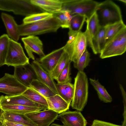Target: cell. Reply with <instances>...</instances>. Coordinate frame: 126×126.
<instances>
[{"label": "cell", "mask_w": 126, "mask_h": 126, "mask_svg": "<svg viewBox=\"0 0 126 126\" xmlns=\"http://www.w3.org/2000/svg\"><path fill=\"white\" fill-rule=\"evenodd\" d=\"M89 79L91 84L97 91L99 99L105 103L111 102L112 101V97L104 87L99 83L98 80L91 78H90Z\"/></svg>", "instance_id": "cell-26"}, {"label": "cell", "mask_w": 126, "mask_h": 126, "mask_svg": "<svg viewBox=\"0 0 126 126\" xmlns=\"http://www.w3.org/2000/svg\"><path fill=\"white\" fill-rule=\"evenodd\" d=\"M70 61L67 64L56 79L58 83H64L71 82L72 79L71 75L70 63Z\"/></svg>", "instance_id": "cell-35"}, {"label": "cell", "mask_w": 126, "mask_h": 126, "mask_svg": "<svg viewBox=\"0 0 126 126\" xmlns=\"http://www.w3.org/2000/svg\"><path fill=\"white\" fill-rule=\"evenodd\" d=\"M65 52L63 46L41 57L37 61L44 70L50 73L54 69Z\"/></svg>", "instance_id": "cell-11"}, {"label": "cell", "mask_w": 126, "mask_h": 126, "mask_svg": "<svg viewBox=\"0 0 126 126\" xmlns=\"http://www.w3.org/2000/svg\"><path fill=\"white\" fill-rule=\"evenodd\" d=\"M72 16L68 11L62 10L53 14V16L59 21L61 27L62 28H69L70 20Z\"/></svg>", "instance_id": "cell-32"}, {"label": "cell", "mask_w": 126, "mask_h": 126, "mask_svg": "<svg viewBox=\"0 0 126 126\" xmlns=\"http://www.w3.org/2000/svg\"><path fill=\"white\" fill-rule=\"evenodd\" d=\"M13 105L36 107L42 110L48 109V107L34 102L22 94L11 96L3 95L0 96V106Z\"/></svg>", "instance_id": "cell-12"}, {"label": "cell", "mask_w": 126, "mask_h": 126, "mask_svg": "<svg viewBox=\"0 0 126 126\" xmlns=\"http://www.w3.org/2000/svg\"><path fill=\"white\" fill-rule=\"evenodd\" d=\"M50 126H64L63 125H59L58 124H55V123H52V124Z\"/></svg>", "instance_id": "cell-40"}, {"label": "cell", "mask_w": 126, "mask_h": 126, "mask_svg": "<svg viewBox=\"0 0 126 126\" xmlns=\"http://www.w3.org/2000/svg\"><path fill=\"white\" fill-rule=\"evenodd\" d=\"M27 88L20 82L13 75L5 73L0 79V92L7 96L22 94Z\"/></svg>", "instance_id": "cell-8"}, {"label": "cell", "mask_w": 126, "mask_h": 126, "mask_svg": "<svg viewBox=\"0 0 126 126\" xmlns=\"http://www.w3.org/2000/svg\"><path fill=\"white\" fill-rule=\"evenodd\" d=\"M74 84V94L71 106L73 109L81 111L87 104L88 94V79L84 72L78 71Z\"/></svg>", "instance_id": "cell-3"}, {"label": "cell", "mask_w": 126, "mask_h": 126, "mask_svg": "<svg viewBox=\"0 0 126 126\" xmlns=\"http://www.w3.org/2000/svg\"><path fill=\"white\" fill-rule=\"evenodd\" d=\"M118 0L122 2L125 3H126V0Z\"/></svg>", "instance_id": "cell-41"}, {"label": "cell", "mask_w": 126, "mask_h": 126, "mask_svg": "<svg viewBox=\"0 0 126 126\" xmlns=\"http://www.w3.org/2000/svg\"><path fill=\"white\" fill-rule=\"evenodd\" d=\"M59 114L48 109L24 115L38 126H50L57 119Z\"/></svg>", "instance_id": "cell-9"}, {"label": "cell", "mask_w": 126, "mask_h": 126, "mask_svg": "<svg viewBox=\"0 0 126 126\" xmlns=\"http://www.w3.org/2000/svg\"><path fill=\"white\" fill-rule=\"evenodd\" d=\"M46 100L48 109L52 110L59 114L65 112L69 109L70 104L58 94L47 98Z\"/></svg>", "instance_id": "cell-19"}, {"label": "cell", "mask_w": 126, "mask_h": 126, "mask_svg": "<svg viewBox=\"0 0 126 126\" xmlns=\"http://www.w3.org/2000/svg\"></svg>", "instance_id": "cell-43"}, {"label": "cell", "mask_w": 126, "mask_h": 126, "mask_svg": "<svg viewBox=\"0 0 126 126\" xmlns=\"http://www.w3.org/2000/svg\"><path fill=\"white\" fill-rule=\"evenodd\" d=\"M119 87L121 90L123 97V102L124 105V110L123 115L124 117V121L126 120V92L124 88L121 84H119Z\"/></svg>", "instance_id": "cell-37"}, {"label": "cell", "mask_w": 126, "mask_h": 126, "mask_svg": "<svg viewBox=\"0 0 126 126\" xmlns=\"http://www.w3.org/2000/svg\"><path fill=\"white\" fill-rule=\"evenodd\" d=\"M64 126H86L87 122L80 111H68L58 115Z\"/></svg>", "instance_id": "cell-14"}, {"label": "cell", "mask_w": 126, "mask_h": 126, "mask_svg": "<svg viewBox=\"0 0 126 126\" xmlns=\"http://www.w3.org/2000/svg\"><path fill=\"white\" fill-rule=\"evenodd\" d=\"M86 30L84 32L86 36L88 44L90 46L92 40L97 33L99 26L97 16L95 12L91 17L86 19Z\"/></svg>", "instance_id": "cell-20"}, {"label": "cell", "mask_w": 126, "mask_h": 126, "mask_svg": "<svg viewBox=\"0 0 126 126\" xmlns=\"http://www.w3.org/2000/svg\"><path fill=\"white\" fill-rule=\"evenodd\" d=\"M31 65L35 71L38 79L47 85L56 94H58L56 83L50 74L44 70L37 61H33Z\"/></svg>", "instance_id": "cell-15"}, {"label": "cell", "mask_w": 126, "mask_h": 126, "mask_svg": "<svg viewBox=\"0 0 126 126\" xmlns=\"http://www.w3.org/2000/svg\"><path fill=\"white\" fill-rule=\"evenodd\" d=\"M33 4L39 7L46 12L54 14L62 9V0H30Z\"/></svg>", "instance_id": "cell-17"}, {"label": "cell", "mask_w": 126, "mask_h": 126, "mask_svg": "<svg viewBox=\"0 0 126 126\" xmlns=\"http://www.w3.org/2000/svg\"><path fill=\"white\" fill-rule=\"evenodd\" d=\"M68 33V40L64 46V50L68 54L70 61L74 63L87 49V38L84 32L81 31L75 33L69 31Z\"/></svg>", "instance_id": "cell-4"}, {"label": "cell", "mask_w": 126, "mask_h": 126, "mask_svg": "<svg viewBox=\"0 0 126 126\" xmlns=\"http://www.w3.org/2000/svg\"><path fill=\"white\" fill-rule=\"evenodd\" d=\"M62 10H66L72 15L79 14L89 19L95 12L99 3L92 0H62Z\"/></svg>", "instance_id": "cell-5"}, {"label": "cell", "mask_w": 126, "mask_h": 126, "mask_svg": "<svg viewBox=\"0 0 126 126\" xmlns=\"http://www.w3.org/2000/svg\"><path fill=\"white\" fill-rule=\"evenodd\" d=\"M53 17V14L47 12L35 14L26 16L23 19V23H32L47 19Z\"/></svg>", "instance_id": "cell-31"}, {"label": "cell", "mask_w": 126, "mask_h": 126, "mask_svg": "<svg viewBox=\"0 0 126 126\" xmlns=\"http://www.w3.org/2000/svg\"><path fill=\"white\" fill-rule=\"evenodd\" d=\"M30 88L34 90L46 98L56 94L47 85L37 79L34 80L31 82Z\"/></svg>", "instance_id": "cell-25"}, {"label": "cell", "mask_w": 126, "mask_h": 126, "mask_svg": "<svg viewBox=\"0 0 126 126\" xmlns=\"http://www.w3.org/2000/svg\"><path fill=\"white\" fill-rule=\"evenodd\" d=\"M29 63L21 44L10 38L5 64L15 67Z\"/></svg>", "instance_id": "cell-7"}, {"label": "cell", "mask_w": 126, "mask_h": 126, "mask_svg": "<svg viewBox=\"0 0 126 126\" xmlns=\"http://www.w3.org/2000/svg\"><path fill=\"white\" fill-rule=\"evenodd\" d=\"M26 9L25 0H0V10L24 16Z\"/></svg>", "instance_id": "cell-16"}, {"label": "cell", "mask_w": 126, "mask_h": 126, "mask_svg": "<svg viewBox=\"0 0 126 126\" xmlns=\"http://www.w3.org/2000/svg\"><path fill=\"white\" fill-rule=\"evenodd\" d=\"M106 26L99 27L96 34L92 41L90 47L95 54L100 53L105 43Z\"/></svg>", "instance_id": "cell-21"}, {"label": "cell", "mask_w": 126, "mask_h": 126, "mask_svg": "<svg viewBox=\"0 0 126 126\" xmlns=\"http://www.w3.org/2000/svg\"><path fill=\"white\" fill-rule=\"evenodd\" d=\"M4 126H27L20 124L3 121Z\"/></svg>", "instance_id": "cell-38"}, {"label": "cell", "mask_w": 126, "mask_h": 126, "mask_svg": "<svg viewBox=\"0 0 126 126\" xmlns=\"http://www.w3.org/2000/svg\"><path fill=\"white\" fill-rule=\"evenodd\" d=\"M14 76L21 83L28 88L30 87L31 82L37 79L35 71L31 64L14 67Z\"/></svg>", "instance_id": "cell-10"}, {"label": "cell", "mask_w": 126, "mask_h": 126, "mask_svg": "<svg viewBox=\"0 0 126 126\" xmlns=\"http://www.w3.org/2000/svg\"><path fill=\"white\" fill-rule=\"evenodd\" d=\"M1 17L6 29L8 35L11 39L16 41L18 40L20 36L18 26L14 17L4 13H2Z\"/></svg>", "instance_id": "cell-18"}, {"label": "cell", "mask_w": 126, "mask_h": 126, "mask_svg": "<svg viewBox=\"0 0 126 126\" xmlns=\"http://www.w3.org/2000/svg\"><path fill=\"white\" fill-rule=\"evenodd\" d=\"M21 40L29 58L35 60L33 52L35 53L41 57L45 55L43 51V43L38 37L29 36L22 38Z\"/></svg>", "instance_id": "cell-13"}, {"label": "cell", "mask_w": 126, "mask_h": 126, "mask_svg": "<svg viewBox=\"0 0 126 126\" xmlns=\"http://www.w3.org/2000/svg\"><path fill=\"white\" fill-rule=\"evenodd\" d=\"M61 27L59 21L54 17L29 24H22L18 26L20 36H35L47 33L56 32Z\"/></svg>", "instance_id": "cell-2"}, {"label": "cell", "mask_w": 126, "mask_h": 126, "mask_svg": "<svg viewBox=\"0 0 126 126\" xmlns=\"http://www.w3.org/2000/svg\"><path fill=\"white\" fill-rule=\"evenodd\" d=\"M91 126H95L93 124V123Z\"/></svg>", "instance_id": "cell-42"}, {"label": "cell", "mask_w": 126, "mask_h": 126, "mask_svg": "<svg viewBox=\"0 0 126 126\" xmlns=\"http://www.w3.org/2000/svg\"><path fill=\"white\" fill-rule=\"evenodd\" d=\"M93 124L95 126H123L114 124L109 122L102 121L97 119L94 120Z\"/></svg>", "instance_id": "cell-36"}, {"label": "cell", "mask_w": 126, "mask_h": 126, "mask_svg": "<svg viewBox=\"0 0 126 126\" xmlns=\"http://www.w3.org/2000/svg\"><path fill=\"white\" fill-rule=\"evenodd\" d=\"M125 27L123 21L106 26L105 44Z\"/></svg>", "instance_id": "cell-27"}, {"label": "cell", "mask_w": 126, "mask_h": 126, "mask_svg": "<svg viewBox=\"0 0 126 126\" xmlns=\"http://www.w3.org/2000/svg\"><path fill=\"white\" fill-rule=\"evenodd\" d=\"M10 39L6 34L0 36V67L5 64Z\"/></svg>", "instance_id": "cell-30"}, {"label": "cell", "mask_w": 126, "mask_h": 126, "mask_svg": "<svg viewBox=\"0 0 126 126\" xmlns=\"http://www.w3.org/2000/svg\"><path fill=\"white\" fill-rule=\"evenodd\" d=\"M86 18L85 16L79 14L73 15L70 22L69 31L77 33L81 31Z\"/></svg>", "instance_id": "cell-29"}, {"label": "cell", "mask_w": 126, "mask_h": 126, "mask_svg": "<svg viewBox=\"0 0 126 126\" xmlns=\"http://www.w3.org/2000/svg\"><path fill=\"white\" fill-rule=\"evenodd\" d=\"M58 94L68 104H70L73 99L74 92V85L71 82L56 84Z\"/></svg>", "instance_id": "cell-23"}, {"label": "cell", "mask_w": 126, "mask_h": 126, "mask_svg": "<svg viewBox=\"0 0 126 126\" xmlns=\"http://www.w3.org/2000/svg\"><path fill=\"white\" fill-rule=\"evenodd\" d=\"M95 12L99 27H105L123 21L119 7L111 0L99 2Z\"/></svg>", "instance_id": "cell-1"}, {"label": "cell", "mask_w": 126, "mask_h": 126, "mask_svg": "<svg viewBox=\"0 0 126 126\" xmlns=\"http://www.w3.org/2000/svg\"><path fill=\"white\" fill-rule=\"evenodd\" d=\"M2 110L0 107V126H4L3 120L2 116Z\"/></svg>", "instance_id": "cell-39"}, {"label": "cell", "mask_w": 126, "mask_h": 126, "mask_svg": "<svg viewBox=\"0 0 126 126\" xmlns=\"http://www.w3.org/2000/svg\"><path fill=\"white\" fill-rule=\"evenodd\" d=\"M70 61L69 56L68 54L65 51L54 69L50 73L53 79L56 80L60 73Z\"/></svg>", "instance_id": "cell-33"}, {"label": "cell", "mask_w": 126, "mask_h": 126, "mask_svg": "<svg viewBox=\"0 0 126 126\" xmlns=\"http://www.w3.org/2000/svg\"><path fill=\"white\" fill-rule=\"evenodd\" d=\"M2 116L4 121L20 124L27 126H38L24 115L13 113L2 110Z\"/></svg>", "instance_id": "cell-22"}, {"label": "cell", "mask_w": 126, "mask_h": 126, "mask_svg": "<svg viewBox=\"0 0 126 126\" xmlns=\"http://www.w3.org/2000/svg\"><path fill=\"white\" fill-rule=\"evenodd\" d=\"M126 50L125 27L105 44L100 53V57L103 59L121 55L125 52Z\"/></svg>", "instance_id": "cell-6"}, {"label": "cell", "mask_w": 126, "mask_h": 126, "mask_svg": "<svg viewBox=\"0 0 126 126\" xmlns=\"http://www.w3.org/2000/svg\"><path fill=\"white\" fill-rule=\"evenodd\" d=\"M90 57V54L86 49L79 59L74 63V67L79 71H83L84 69L88 65L91 61Z\"/></svg>", "instance_id": "cell-34"}, {"label": "cell", "mask_w": 126, "mask_h": 126, "mask_svg": "<svg viewBox=\"0 0 126 126\" xmlns=\"http://www.w3.org/2000/svg\"><path fill=\"white\" fill-rule=\"evenodd\" d=\"M22 94L34 102L48 107L46 98L31 88H28Z\"/></svg>", "instance_id": "cell-28"}, {"label": "cell", "mask_w": 126, "mask_h": 126, "mask_svg": "<svg viewBox=\"0 0 126 126\" xmlns=\"http://www.w3.org/2000/svg\"><path fill=\"white\" fill-rule=\"evenodd\" d=\"M0 107L4 111L22 115L42 110L37 107L19 105H4L0 106Z\"/></svg>", "instance_id": "cell-24"}]
</instances>
